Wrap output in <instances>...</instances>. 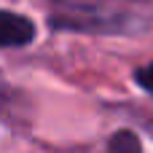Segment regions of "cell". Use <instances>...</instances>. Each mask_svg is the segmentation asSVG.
Listing matches in <instances>:
<instances>
[{
  "label": "cell",
  "mask_w": 153,
  "mask_h": 153,
  "mask_svg": "<svg viewBox=\"0 0 153 153\" xmlns=\"http://www.w3.org/2000/svg\"><path fill=\"white\" fill-rule=\"evenodd\" d=\"M51 22L86 32H129L134 27V13L94 0H51Z\"/></svg>",
  "instance_id": "1"
},
{
  "label": "cell",
  "mask_w": 153,
  "mask_h": 153,
  "mask_svg": "<svg viewBox=\"0 0 153 153\" xmlns=\"http://www.w3.org/2000/svg\"><path fill=\"white\" fill-rule=\"evenodd\" d=\"M35 38V24L13 11H0V46H27Z\"/></svg>",
  "instance_id": "2"
},
{
  "label": "cell",
  "mask_w": 153,
  "mask_h": 153,
  "mask_svg": "<svg viewBox=\"0 0 153 153\" xmlns=\"http://www.w3.org/2000/svg\"><path fill=\"white\" fill-rule=\"evenodd\" d=\"M108 153H143V148H140V140H137L134 132L121 129V132H116V134L110 137Z\"/></svg>",
  "instance_id": "3"
},
{
  "label": "cell",
  "mask_w": 153,
  "mask_h": 153,
  "mask_svg": "<svg viewBox=\"0 0 153 153\" xmlns=\"http://www.w3.org/2000/svg\"><path fill=\"white\" fill-rule=\"evenodd\" d=\"M134 78H137V83H140L145 91H151V94H153V62H151V65H145V67H140V70L134 73Z\"/></svg>",
  "instance_id": "4"
}]
</instances>
